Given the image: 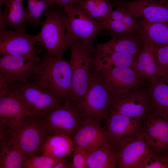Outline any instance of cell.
I'll return each instance as SVG.
<instances>
[{"mask_svg":"<svg viewBox=\"0 0 168 168\" xmlns=\"http://www.w3.org/2000/svg\"><path fill=\"white\" fill-rule=\"evenodd\" d=\"M31 79L32 82L65 99L69 96L72 85L70 62L46 52L40 57L36 72Z\"/></svg>","mask_w":168,"mask_h":168,"instance_id":"1","label":"cell"},{"mask_svg":"<svg viewBox=\"0 0 168 168\" xmlns=\"http://www.w3.org/2000/svg\"><path fill=\"white\" fill-rule=\"evenodd\" d=\"M55 5L44 13L46 18L41 22L38 35L40 43L48 54L54 57H63L70 43L66 33L67 15L63 7Z\"/></svg>","mask_w":168,"mask_h":168,"instance_id":"2","label":"cell"},{"mask_svg":"<svg viewBox=\"0 0 168 168\" xmlns=\"http://www.w3.org/2000/svg\"><path fill=\"white\" fill-rule=\"evenodd\" d=\"M48 134L44 117L29 116L4 141L12 143L26 159L41 154L43 144Z\"/></svg>","mask_w":168,"mask_h":168,"instance_id":"3","label":"cell"},{"mask_svg":"<svg viewBox=\"0 0 168 168\" xmlns=\"http://www.w3.org/2000/svg\"><path fill=\"white\" fill-rule=\"evenodd\" d=\"M8 83L29 116L44 117L51 110L65 99L32 82Z\"/></svg>","mask_w":168,"mask_h":168,"instance_id":"4","label":"cell"},{"mask_svg":"<svg viewBox=\"0 0 168 168\" xmlns=\"http://www.w3.org/2000/svg\"><path fill=\"white\" fill-rule=\"evenodd\" d=\"M69 46L72 79L69 97L80 104L87 90L95 46H88L79 41H70Z\"/></svg>","mask_w":168,"mask_h":168,"instance_id":"5","label":"cell"},{"mask_svg":"<svg viewBox=\"0 0 168 168\" xmlns=\"http://www.w3.org/2000/svg\"><path fill=\"white\" fill-rule=\"evenodd\" d=\"M29 116L10 84L0 75V140L7 139Z\"/></svg>","mask_w":168,"mask_h":168,"instance_id":"6","label":"cell"},{"mask_svg":"<svg viewBox=\"0 0 168 168\" xmlns=\"http://www.w3.org/2000/svg\"><path fill=\"white\" fill-rule=\"evenodd\" d=\"M84 117L80 104L68 97L51 110L44 118L49 134L61 133L71 136Z\"/></svg>","mask_w":168,"mask_h":168,"instance_id":"7","label":"cell"},{"mask_svg":"<svg viewBox=\"0 0 168 168\" xmlns=\"http://www.w3.org/2000/svg\"><path fill=\"white\" fill-rule=\"evenodd\" d=\"M114 96L91 69L87 92L80 104L84 117L100 123L105 119Z\"/></svg>","mask_w":168,"mask_h":168,"instance_id":"8","label":"cell"},{"mask_svg":"<svg viewBox=\"0 0 168 168\" xmlns=\"http://www.w3.org/2000/svg\"><path fill=\"white\" fill-rule=\"evenodd\" d=\"M67 15L66 33L70 41L94 47V39L103 31L100 23L90 18L77 2L64 7Z\"/></svg>","mask_w":168,"mask_h":168,"instance_id":"9","label":"cell"},{"mask_svg":"<svg viewBox=\"0 0 168 168\" xmlns=\"http://www.w3.org/2000/svg\"><path fill=\"white\" fill-rule=\"evenodd\" d=\"M114 149L118 168H140L151 152L142 132L119 139L115 143Z\"/></svg>","mask_w":168,"mask_h":168,"instance_id":"10","label":"cell"},{"mask_svg":"<svg viewBox=\"0 0 168 168\" xmlns=\"http://www.w3.org/2000/svg\"><path fill=\"white\" fill-rule=\"evenodd\" d=\"M38 34H29L26 31L0 29V54L31 58L39 62L40 57L36 54V44L39 42Z\"/></svg>","mask_w":168,"mask_h":168,"instance_id":"11","label":"cell"},{"mask_svg":"<svg viewBox=\"0 0 168 168\" xmlns=\"http://www.w3.org/2000/svg\"><path fill=\"white\" fill-rule=\"evenodd\" d=\"M114 96L110 109L128 117L143 119L151 114L147 85Z\"/></svg>","mask_w":168,"mask_h":168,"instance_id":"12","label":"cell"},{"mask_svg":"<svg viewBox=\"0 0 168 168\" xmlns=\"http://www.w3.org/2000/svg\"><path fill=\"white\" fill-rule=\"evenodd\" d=\"M92 71L114 96L120 95L147 83L138 76L132 68L113 67Z\"/></svg>","mask_w":168,"mask_h":168,"instance_id":"13","label":"cell"},{"mask_svg":"<svg viewBox=\"0 0 168 168\" xmlns=\"http://www.w3.org/2000/svg\"><path fill=\"white\" fill-rule=\"evenodd\" d=\"M39 62L21 56L2 55L0 57V75L9 83H28L35 73Z\"/></svg>","mask_w":168,"mask_h":168,"instance_id":"14","label":"cell"},{"mask_svg":"<svg viewBox=\"0 0 168 168\" xmlns=\"http://www.w3.org/2000/svg\"><path fill=\"white\" fill-rule=\"evenodd\" d=\"M71 137L75 147L83 149L87 153L103 145L114 144L100 123L86 117Z\"/></svg>","mask_w":168,"mask_h":168,"instance_id":"15","label":"cell"},{"mask_svg":"<svg viewBox=\"0 0 168 168\" xmlns=\"http://www.w3.org/2000/svg\"><path fill=\"white\" fill-rule=\"evenodd\" d=\"M137 19L168 24V0L119 1Z\"/></svg>","mask_w":168,"mask_h":168,"instance_id":"16","label":"cell"},{"mask_svg":"<svg viewBox=\"0 0 168 168\" xmlns=\"http://www.w3.org/2000/svg\"><path fill=\"white\" fill-rule=\"evenodd\" d=\"M142 132L152 152L166 151L168 147V117L151 114L143 119Z\"/></svg>","mask_w":168,"mask_h":168,"instance_id":"17","label":"cell"},{"mask_svg":"<svg viewBox=\"0 0 168 168\" xmlns=\"http://www.w3.org/2000/svg\"><path fill=\"white\" fill-rule=\"evenodd\" d=\"M110 39L103 43H97L95 53H119L137 56L143 45L145 35L141 31L120 35H111Z\"/></svg>","mask_w":168,"mask_h":168,"instance_id":"18","label":"cell"},{"mask_svg":"<svg viewBox=\"0 0 168 168\" xmlns=\"http://www.w3.org/2000/svg\"><path fill=\"white\" fill-rule=\"evenodd\" d=\"M143 119L126 116L110 109L105 119L104 128L114 144L124 137L142 133Z\"/></svg>","mask_w":168,"mask_h":168,"instance_id":"19","label":"cell"},{"mask_svg":"<svg viewBox=\"0 0 168 168\" xmlns=\"http://www.w3.org/2000/svg\"><path fill=\"white\" fill-rule=\"evenodd\" d=\"M145 35L143 46L132 68L140 78L148 82L159 75L154 57V44Z\"/></svg>","mask_w":168,"mask_h":168,"instance_id":"20","label":"cell"},{"mask_svg":"<svg viewBox=\"0 0 168 168\" xmlns=\"http://www.w3.org/2000/svg\"><path fill=\"white\" fill-rule=\"evenodd\" d=\"M0 3L5 4L4 13H0V29L8 27L15 30L25 31L29 23L22 2L19 0H0Z\"/></svg>","mask_w":168,"mask_h":168,"instance_id":"21","label":"cell"},{"mask_svg":"<svg viewBox=\"0 0 168 168\" xmlns=\"http://www.w3.org/2000/svg\"><path fill=\"white\" fill-rule=\"evenodd\" d=\"M151 114L168 117V85L159 76L147 85Z\"/></svg>","mask_w":168,"mask_h":168,"instance_id":"22","label":"cell"},{"mask_svg":"<svg viewBox=\"0 0 168 168\" xmlns=\"http://www.w3.org/2000/svg\"><path fill=\"white\" fill-rule=\"evenodd\" d=\"M74 145L70 136L61 133L49 134L43 144L41 154L61 159L72 153Z\"/></svg>","mask_w":168,"mask_h":168,"instance_id":"23","label":"cell"},{"mask_svg":"<svg viewBox=\"0 0 168 168\" xmlns=\"http://www.w3.org/2000/svg\"><path fill=\"white\" fill-rule=\"evenodd\" d=\"M137 56L119 53L96 54L94 52L91 63L93 71L113 67L132 68Z\"/></svg>","mask_w":168,"mask_h":168,"instance_id":"24","label":"cell"},{"mask_svg":"<svg viewBox=\"0 0 168 168\" xmlns=\"http://www.w3.org/2000/svg\"><path fill=\"white\" fill-rule=\"evenodd\" d=\"M117 156L114 145L107 143L87 153V168H116Z\"/></svg>","mask_w":168,"mask_h":168,"instance_id":"25","label":"cell"},{"mask_svg":"<svg viewBox=\"0 0 168 168\" xmlns=\"http://www.w3.org/2000/svg\"><path fill=\"white\" fill-rule=\"evenodd\" d=\"M77 3L90 18L100 23L113 10L110 0H78Z\"/></svg>","mask_w":168,"mask_h":168,"instance_id":"26","label":"cell"},{"mask_svg":"<svg viewBox=\"0 0 168 168\" xmlns=\"http://www.w3.org/2000/svg\"><path fill=\"white\" fill-rule=\"evenodd\" d=\"M26 159L12 143L0 141V168H23Z\"/></svg>","mask_w":168,"mask_h":168,"instance_id":"27","label":"cell"},{"mask_svg":"<svg viewBox=\"0 0 168 168\" xmlns=\"http://www.w3.org/2000/svg\"><path fill=\"white\" fill-rule=\"evenodd\" d=\"M141 31L154 44H168V24L138 19Z\"/></svg>","mask_w":168,"mask_h":168,"instance_id":"28","label":"cell"},{"mask_svg":"<svg viewBox=\"0 0 168 168\" xmlns=\"http://www.w3.org/2000/svg\"><path fill=\"white\" fill-rule=\"evenodd\" d=\"M26 9L29 24L36 27H39L40 18L49 8L55 5L53 0H26Z\"/></svg>","mask_w":168,"mask_h":168,"instance_id":"29","label":"cell"},{"mask_svg":"<svg viewBox=\"0 0 168 168\" xmlns=\"http://www.w3.org/2000/svg\"><path fill=\"white\" fill-rule=\"evenodd\" d=\"M107 18L119 21L133 30L141 31L138 19L126 8L118 3L117 7L112 10Z\"/></svg>","mask_w":168,"mask_h":168,"instance_id":"30","label":"cell"},{"mask_svg":"<svg viewBox=\"0 0 168 168\" xmlns=\"http://www.w3.org/2000/svg\"><path fill=\"white\" fill-rule=\"evenodd\" d=\"M61 159L42 154L35 155L26 159L24 168H53Z\"/></svg>","mask_w":168,"mask_h":168,"instance_id":"31","label":"cell"},{"mask_svg":"<svg viewBox=\"0 0 168 168\" xmlns=\"http://www.w3.org/2000/svg\"><path fill=\"white\" fill-rule=\"evenodd\" d=\"M140 168H168V154L166 151L151 152L144 159Z\"/></svg>","mask_w":168,"mask_h":168,"instance_id":"32","label":"cell"},{"mask_svg":"<svg viewBox=\"0 0 168 168\" xmlns=\"http://www.w3.org/2000/svg\"><path fill=\"white\" fill-rule=\"evenodd\" d=\"M103 31L108 30V34L111 35H120L138 31L130 28L119 21L107 18L101 23ZM139 32V31H138Z\"/></svg>","mask_w":168,"mask_h":168,"instance_id":"33","label":"cell"},{"mask_svg":"<svg viewBox=\"0 0 168 168\" xmlns=\"http://www.w3.org/2000/svg\"><path fill=\"white\" fill-rule=\"evenodd\" d=\"M154 54L159 75L168 68V44H154Z\"/></svg>","mask_w":168,"mask_h":168,"instance_id":"34","label":"cell"},{"mask_svg":"<svg viewBox=\"0 0 168 168\" xmlns=\"http://www.w3.org/2000/svg\"><path fill=\"white\" fill-rule=\"evenodd\" d=\"M72 153V168H87V152L75 147Z\"/></svg>","mask_w":168,"mask_h":168,"instance_id":"35","label":"cell"},{"mask_svg":"<svg viewBox=\"0 0 168 168\" xmlns=\"http://www.w3.org/2000/svg\"><path fill=\"white\" fill-rule=\"evenodd\" d=\"M67 157L61 159L53 168H72V161L66 158Z\"/></svg>","mask_w":168,"mask_h":168,"instance_id":"36","label":"cell"},{"mask_svg":"<svg viewBox=\"0 0 168 168\" xmlns=\"http://www.w3.org/2000/svg\"><path fill=\"white\" fill-rule=\"evenodd\" d=\"M56 5L64 7L77 2L78 0H53Z\"/></svg>","mask_w":168,"mask_h":168,"instance_id":"37","label":"cell"},{"mask_svg":"<svg viewBox=\"0 0 168 168\" xmlns=\"http://www.w3.org/2000/svg\"><path fill=\"white\" fill-rule=\"evenodd\" d=\"M159 76L162 77L168 85V68L160 73Z\"/></svg>","mask_w":168,"mask_h":168,"instance_id":"38","label":"cell"},{"mask_svg":"<svg viewBox=\"0 0 168 168\" xmlns=\"http://www.w3.org/2000/svg\"><path fill=\"white\" fill-rule=\"evenodd\" d=\"M129 0H119V1H129Z\"/></svg>","mask_w":168,"mask_h":168,"instance_id":"39","label":"cell"},{"mask_svg":"<svg viewBox=\"0 0 168 168\" xmlns=\"http://www.w3.org/2000/svg\"><path fill=\"white\" fill-rule=\"evenodd\" d=\"M166 151H167V152L168 154V147H167V150H166Z\"/></svg>","mask_w":168,"mask_h":168,"instance_id":"40","label":"cell"},{"mask_svg":"<svg viewBox=\"0 0 168 168\" xmlns=\"http://www.w3.org/2000/svg\"><path fill=\"white\" fill-rule=\"evenodd\" d=\"M20 0V1H21V2H22L23 1V0Z\"/></svg>","mask_w":168,"mask_h":168,"instance_id":"41","label":"cell"}]
</instances>
